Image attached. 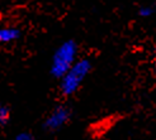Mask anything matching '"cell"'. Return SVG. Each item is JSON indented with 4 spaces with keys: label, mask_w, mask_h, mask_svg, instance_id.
<instances>
[{
    "label": "cell",
    "mask_w": 156,
    "mask_h": 140,
    "mask_svg": "<svg viewBox=\"0 0 156 140\" xmlns=\"http://www.w3.org/2000/svg\"><path fill=\"white\" fill-rule=\"evenodd\" d=\"M93 63L89 58H79L74 66L60 78V92L62 96L70 97L80 90L81 85L90 75Z\"/></svg>",
    "instance_id": "obj_2"
},
{
    "label": "cell",
    "mask_w": 156,
    "mask_h": 140,
    "mask_svg": "<svg viewBox=\"0 0 156 140\" xmlns=\"http://www.w3.org/2000/svg\"><path fill=\"white\" fill-rule=\"evenodd\" d=\"M0 19H2V14H0Z\"/></svg>",
    "instance_id": "obj_8"
},
{
    "label": "cell",
    "mask_w": 156,
    "mask_h": 140,
    "mask_svg": "<svg viewBox=\"0 0 156 140\" xmlns=\"http://www.w3.org/2000/svg\"><path fill=\"white\" fill-rule=\"evenodd\" d=\"M71 108L66 105H57L46 116L43 121V129L48 133H56L61 130L71 119Z\"/></svg>",
    "instance_id": "obj_3"
},
{
    "label": "cell",
    "mask_w": 156,
    "mask_h": 140,
    "mask_svg": "<svg viewBox=\"0 0 156 140\" xmlns=\"http://www.w3.org/2000/svg\"><path fill=\"white\" fill-rule=\"evenodd\" d=\"M155 13V6L154 5H144L138 9V15L141 18H150Z\"/></svg>",
    "instance_id": "obj_6"
},
{
    "label": "cell",
    "mask_w": 156,
    "mask_h": 140,
    "mask_svg": "<svg viewBox=\"0 0 156 140\" xmlns=\"http://www.w3.org/2000/svg\"><path fill=\"white\" fill-rule=\"evenodd\" d=\"M77 54H79V44L74 39L62 42L55 49L50 66V73L53 78L60 80L74 66L75 62L79 59Z\"/></svg>",
    "instance_id": "obj_1"
},
{
    "label": "cell",
    "mask_w": 156,
    "mask_h": 140,
    "mask_svg": "<svg viewBox=\"0 0 156 140\" xmlns=\"http://www.w3.org/2000/svg\"><path fill=\"white\" fill-rule=\"evenodd\" d=\"M10 116H12L10 107L6 105H0V126L6 125L10 121Z\"/></svg>",
    "instance_id": "obj_5"
},
{
    "label": "cell",
    "mask_w": 156,
    "mask_h": 140,
    "mask_svg": "<svg viewBox=\"0 0 156 140\" xmlns=\"http://www.w3.org/2000/svg\"><path fill=\"white\" fill-rule=\"evenodd\" d=\"M22 37L20 29L17 27H0V44H10L17 42Z\"/></svg>",
    "instance_id": "obj_4"
},
{
    "label": "cell",
    "mask_w": 156,
    "mask_h": 140,
    "mask_svg": "<svg viewBox=\"0 0 156 140\" xmlns=\"http://www.w3.org/2000/svg\"><path fill=\"white\" fill-rule=\"evenodd\" d=\"M13 140H36L34 135L30 134V133H27V131H23V133H19L14 136Z\"/></svg>",
    "instance_id": "obj_7"
}]
</instances>
